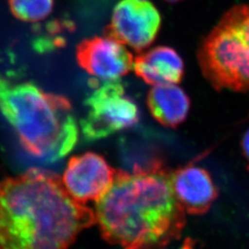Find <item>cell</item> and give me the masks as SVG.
<instances>
[{
	"label": "cell",
	"mask_w": 249,
	"mask_h": 249,
	"mask_svg": "<svg viewBox=\"0 0 249 249\" xmlns=\"http://www.w3.org/2000/svg\"><path fill=\"white\" fill-rule=\"evenodd\" d=\"M166 1H168V2H172V3H174V2H178V1H181V0H166Z\"/></svg>",
	"instance_id": "5bb4252c"
},
{
	"label": "cell",
	"mask_w": 249,
	"mask_h": 249,
	"mask_svg": "<svg viewBox=\"0 0 249 249\" xmlns=\"http://www.w3.org/2000/svg\"><path fill=\"white\" fill-rule=\"evenodd\" d=\"M13 16L25 22H37L47 18L53 8V0H9Z\"/></svg>",
	"instance_id": "7c38bea8"
},
{
	"label": "cell",
	"mask_w": 249,
	"mask_h": 249,
	"mask_svg": "<svg viewBox=\"0 0 249 249\" xmlns=\"http://www.w3.org/2000/svg\"><path fill=\"white\" fill-rule=\"evenodd\" d=\"M76 57L85 71L99 80H118L133 69L131 53L123 44L107 36L80 42Z\"/></svg>",
	"instance_id": "ba28073f"
},
{
	"label": "cell",
	"mask_w": 249,
	"mask_h": 249,
	"mask_svg": "<svg viewBox=\"0 0 249 249\" xmlns=\"http://www.w3.org/2000/svg\"><path fill=\"white\" fill-rule=\"evenodd\" d=\"M136 75L155 86L178 84L184 75V62L178 52L168 46H157L134 59Z\"/></svg>",
	"instance_id": "30bf717a"
},
{
	"label": "cell",
	"mask_w": 249,
	"mask_h": 249,
	"mask_svg": "<svg viewBox=\"0 0 249 249\" xmlns=\"http://www.w3.org/2000/svg\"><path fill=\"white\" fill-rule=\"evenodd\" d=\"M116 172L101 155L86 152L72 157L61 181L75 200L85 204L103 196L111 186Z\"/></svg>",
	"instance_id": "52a82bcc"
},
{
	"label": "cell",
	"mask_w": 249,
	"mask_h": 249,
	"mask_svg": "<svg viewBox=\"0 0 249 249\" xmlns=\"http://www.w3.org/2000/svg\"><path fill=\"white\" fill-rule=\"evenodd\" d=\"M95 223L58 176L45 170L0 182V249H66Z\"/></svg>",
	"instance_id": "7a4b0ae2"
},
{
	"label": "cell",
	"mask_w": 249,
	"mask_h": 249,
	"mask_svg": "<svg viewBox=\"0 0 249 249\" xmlns=\"http://www.w3.org/2000/svg\"><path fill=\"white\" fill-rule=\"evenodd\" d=\"M171 173L160 161L118 170L97 199L95 223L105 240L124 249L165 247L181 236L186 212L178 202Z\"/></svg>",
	"instance_id": "6da1fadb"
},
{
	"label": "cell",
	"mask_w": 249,
	"mask_h": 249,
	"mask_svg": "<svg viewBox=\"0 0 249 249\" xmlns=\"http://www.w3.org/2000/svg\"><path fill=\"white\" fill-rule=\"evenodd\" d=\"M148 107L160 124L177 127L187 118L190 100L177 84L155 85L149 91Z\"/></svg>",
	"instance_id": "8fae6325"
},
{
	"label": "cell",
	"mask_w": 249,
	"mask_h": 249,
	"mask_svg": "<svg viewBox=\"0 0 249 249\" xmlns=\"http://www.w3.org/2000/svg\"><path fill=\"white\" fill-rule=\"evenodd\" d=\"M0 111L23 149L37 158L61 159L78 142L79 129L71 102L33 82H13L0 77Z\"/></svg>",
	"instance_id": "3957f363"
},
{
	"label": "cell",
	"mask_w": 249,
	"mask_h": 249,
	"mask_svg": "<svg viewBox=\"0 0 249 249\" xmlns=\"http://www.w3.org/2000/svg\"><path fill=\"white\" fill-rule=\"evenodd\" d=\"M87 114L80 121L84 138L96 141L137 124V105L118 80H107L96 86L85 100Z\"/></svg>",
	"instance_id": "5b68a950"
},
{
	"label": "cell",
	"mask_w": 249,
	"mask_h": 249,
	"mask_svg": "<svg viewBox=\"0 0 249 249\" xmlns=\"http://www.w3.org/2000/svg\"><path fill=\"white\" fill-rule=\"evenodd\" d=\"M171 183L178 202L187 213H207L218 196L210 174L194 164L172 172Z\"/></svg>",
	"instance_id": "9c48e42d"
},
{
	"label": "cell",
	"mask_w": 249,
	"mask_h": 249,
	"mask_svg": "<svg viewBox=\"0 0 249 249\" xmlns=\"http://www.w3.org/2000/svg\"><path fill=\"white\" fill-rule=\"evenodd\" d=\"M242 148L244 151V155L246 157V159L248 160L249 166V129L246 132L244 138H243V142H242Z\"/></svg>",
	"instance_id": "4fadbf2b"
},
{
	"label": "cell",
	"mask_w": 249,
	"mask_h": 249,
	"mask_svg": "<svg viewBox=\"0 0 249 249\" xmlns=\"http://www.w3.org/2000/svg\"><path fill=\"white\" fill-rule=\"evenodd\" d=\"M160 13L147 0H122L113 10L105 33L136 51H142L153 43L160 30Z\"/></svg>",
	"instance_id": "8992f818"
},
{
	"label": "cell",
	"mask_w": 249,
	"mask_h": 249,
	"mask_svg": "<svg viewBox=\"0 0 249 249\" xmlns=\"http://www.w3.org/2000/svg\"><path fill=\"white\" fill-rule=\"evenodd\" d=\"M198 61L216 89H249V6L231 8L206 37Z\"/></svg>",
	"instance_id": "277c9868"
}]
</instances>
